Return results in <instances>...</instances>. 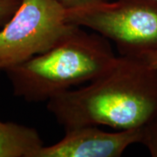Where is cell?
I'll use <instances>...</instances> for the list:
<instances>
[{
	"instance_id": "obj_8",
	"label": "cell",
	"mask_w": 157,
	"mask_h": 157,
	"mask_svg": "<svg viewBox=\"0 0 157 157\" xmlns=\"http://www.w3.org/2000/svg\"><path fill=\"white\" fill-rule=\"evenodd\" d=\"M20 3L21 0H0V27L9 21Z\"/></svg>"
},
{
	"instance_id": "obj_2",
	"label": "cell",
	"mask_w": 157,
	"mask_h": 157,
	"mask_svg": "<svg viewBox=\"0 0 157 157\" xmlns=\"http://www.w3.org/2000/svg\"><path fill=\"white\" fill-rule=\"evenodd\" d=\"M117 58L107 39L76 26L48 50L6 73L14 95L29 102H47L99 77Z\"/></svg>"
},
{
	"instance_id": "obj_5",
	"label": "cell",
	"mask_w": 157,
	"mask_h": 157,
	"mask_svg": "<svg viewBox=\"0 0 157 157\" xmlns=\"http://www.w3.org/2000/svg\"><path fill=\"white\" fill-rule=\"evenodd\" d=\"M65 132L61 140L44 145L35 157H120L141 138V128L107 132L97 126H86Z\"/></svg>"
},
{
	"instance_id": "obj_3",
	"label": "cell",
	"mask_w": 157,
	"mask_h": 157,
	"mask_svg": "<svg viewBox=\"0 0 157 157\" xmlns=\"http://www.w3.org/2000/svg\"><path fill=\"white\" fill-rule=\"evenodd\" d=\"M67 18L107 39L120 56L157 52V0H102L67 9Z\"/></svg>"
},
{
	"instance_id": "obj_1",
	"label": "cell",
	"mask_w": 157,
	"mask_h": 157,
	"mask_svg": "<svg viewBox=\"0 0 157 157\" xmlns=\"http://www.w3.org/2000/svg\"><path fill=\"white\" fill-rule=\"evenodd\" d=\"M46 107L65 131L139 128L157 115V71L140 58L118 55L105 73L51 99Z\"/></svg>"
},
{
	"instance_id": "obj_9",
	"label": "cell",
	"mask_w": 157,
	"mask_h": 157,
	"mask_svg": "<svg viewBox=\"0 0 157 157\" xmlns=\"http://www.w3.org/2000/svg\"><path fill=\"white\" fill-rule=\"evenodd\" d=\"M56 1L64 6L66 9H73V8L87 6L102 0H56Z\"/></svg>"
},
{
	"instance_id": "obj_6",
	"label": "cell",
	"mask_w": 157,
	"mask_h": 157,
	"mask_svg": "<svg viewBox=\"0 0 157 157\" xmlns=\"http://www.w3.org/2000/svg\"><path fill=\"white\" fill-rule=\"evenodd\" d=\"M43 146L33 128L0 121V157H35Z\"/></svg>"
},
{
	"instance_id": "obj_4",
	"label": "cell",
	"mask_w": 157,
	"mask_h": 157,
	"mask_svg": "<svg viewBox=\"0 0 157 157\" xmlns=\"http://www.w3.org/2000/svg\"><path fill=\"white\" fill-rule=\"evenodd\" d=\"M76 26L56 0H21L0 30V73L48 50Z\"/></svg>"
},
{
	"instance_id": "obj_10",
	"label": "cell",
	"mask_w": 157,
	"mask_h": 157,
	"mask_svg": "<svg viewBox=\"0 0 157 157\" xmlns=\"http://www.w3.org/2000/svg\"><path fill=\"white\" fill-rule=\"evenodd\" d=\"M140 59H142L147 64H148L151 67L155 68L157 71V52L147 53L140 57Z\"/></svg>"
},
{
	"instance_id": "obj_7",
	"label": "cell",
	"mask_w": 157,
	"mask_h": 157,
	"mask_svg": "<svg viewBox=\"0 0 157 157\" xmlns=\"http://www.w3.org/2000/svg\"><path fill=\"white\" fill-rule=\"evenodd\" d=\"M140 143L146 147L152 157H157V115L141 127Z\"/></svg>"
}]
</instances>
